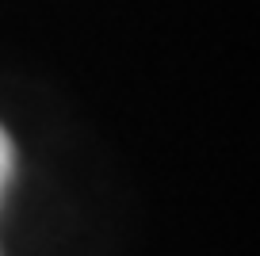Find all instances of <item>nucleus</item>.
Here are the masks:
<instances>
[{"label": "nucleus", "mask_w": 260, "mask_h": 256, "mask_svg": "<svg viewBox=\"0 0 260 256\" xmlns=\"http://www.w3.org/2000/svg\"><path fill=\"white\" fill-rule=\"evenodd\" d=\"M12 168H16V149H12L8 134H4V130H0V191H4V184H8V176H12Z\"/></svg>", "instance_id": "obj_1"}]
</instances>
